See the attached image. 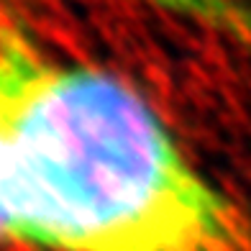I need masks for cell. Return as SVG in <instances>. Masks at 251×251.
<instances>
[{
    "instance_id": "6da1fadb",
    "label": "cell",
    "mask_w": 251,
    "mask_h": 251,
    "mask_svg": "<svg viewBox=\"0 0 251 251\" xmlns=\"http://www.w3.org/2000/svg\"><path fill=\"white\" fill-rule=\"evenodd\" d=\"M0 215L44 251H251L241 210L159 113L0 16Z\"/></svg>"
},
{
    "instance_id": "7a4b0ae2",
    "label": "cell",
    "mask_w": 251,
    "mask_h": 251,
    "mask_svg": "<svg viewBox=\"0 0 251 251\" xmlns=\"http://www.w3.org/2000/svg\"><path fill=\"white\" fill-rule=\"evenodd\" d=\"M198 26L251 44V0H139Z\"/></svg>"
},
{
    "instance_id": "3957f363",
    "label": "cell",
    "mask_w": 251,
    "mask_h": 251,
    "mask_svg": "<svg viewBox=\"0 0 251 251\" xmlns=\"http://www.w3.org/2000/svg\"><path fill=\"white\" fill-rule=\"evenodd\" d=\"M0 246H10V236H8V228H5L3 215H0Z\"/></svg>"
}]
</instances>
